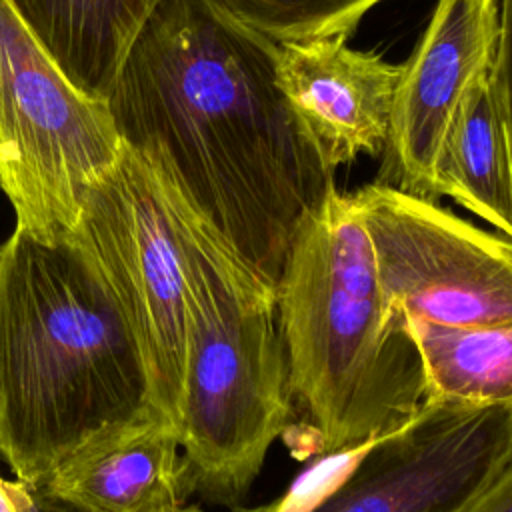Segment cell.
I'll return each mask as SVG.
<instances>
[{"instance_id":"cell-19","label":"cell","mask_w":512,"mask_h":512,"mask_svg":"<svg viewBox=\"0 0 512 512\" xmlns=\"http://www.w3.org/2000/svg\"><path fill=\"white\" fill-rule=\"evenodd\" d=\"M0 512H24L16 480L0 478Z\"/></svg>"},{"instance_id":"cell-2","label":"cell","mask_w":512,"mask_h":512,"mask_svg":"<svg viewBox=\"0 0 512 512\" xmlns=\"http://www.w3.org/2000/svg\"><path fill=\"white\" fill-rule=\"evenodd\" d=\"M148 414L150 370L102 274L70 238L14 228L0 246V456L16 480L42 486L94 434Z\"/></svg>"},{"instance_id":"cell-10","label":"cell","mask_w":512,"mask_h":512,"mask_svg":"<svg viewBox=\"0 0 512 512\" xmlns=\"http://www.w3.org/2000/svg\"><path fill=\"white\" fill-rule=\"evenodd\" d=\"M400 64L354 50L346 38L280 44L276 78L328 164L382 156Z\"/></svg>"},{"instance_id":"cell-16","label":"cell","mask_w":512,"mask_h":512,"mask_svg":"<svg viewBox=\"0 0 512 512\" xmlns=\"http://www.w3.org/2000/svg\"><path fill=\"white\" fill-rule=\"evenodd\" d=\"M500 4V34L492 62V84L504 118L510 154H512V0Z\"/></svg>"},{"instance_id":"cell-18","label":"cell","mask_w":512,"mask_h":512,"mask_svg":"<svg viewBox=\"0 0 512 512\" xmlns=\"http://www.w3.org/2000/svg\"><path fill=\"white\" fill-rule=\"evenodd\" d=\"M18 494H20V502H22L24 512H84V510H80V508H76L68 502L58 500L56 496L48 494L40 486L30 488V486L18 482Z\"/></svg>"},{"instance_id":"cell-3","label":"cell","mask_w":512,"mask_h":512,"mask_svg":"<svg viewBox=\"0 0 512 512\" xmlns=\"http://www.w3.org/2000/svg\"><path fill=\"white\" fill-rule=\"evenodd\" d=\"M276 306L294 406L320 454L358 450L424 406L418 350L384 318L372 244L352 194L336 190L302 224Z\"/></svg>"},{"instance_id":"cell-9","label":"cell","mask_w":512,"mask_h":512,"mask_svg":"<svg viewBox=\"0 0 512 512\" xmlns=\"http://www.w3.org/2000/svg\"><path fill=\"white\" fill-rule=\"evenodd\" d=\"M498 0H438L410 58L400 64L390 132L376 182L436 202V164L458 108L492 70Z\"/></svg>"},{"instance_id":"cell-6","label":"cell","mask_w":512,"mask_h":512,"mask_svg":"<svg viewBox=\"0 0 512 512\" xmlns=\"http://www.w3.org/2000/svg\"><path fill=\"white\" fill-rule=\"evenodd\" d=\"M70 240L102 274L142 346L152 406L180 436L188 342V266L160 180L122 144L88 192Z\"/></svg>"},{"instance_id":"cell-7","label":"cell","mask_w":512,"mask_h":512,"mask_svg":"<svg viewBox=\"0 0 512 512\" xmlns=\"http://www.w3.org/2000/svg\"><path fill=\"white\" fill-rule=\"evenodd\" d=\"M512 452V404L424 406L282 498L238 512H464Z\"/></svg>"},{"instance_id":"cell-15","label":"cell","mask_w":512,"mask_h":512,"mask_svg":"<svg viewBox=\"0 0 512 512\" xmlns=\"http://www.w3.org/2000/svg\"><path fill=\"white\" fill-rule=\"evenodd\" d=\"M218 12L274 44L350 38L382 0H206Z\"/></svg>"},{"instance_id":"cell-13","label":"cell","mask_w":512,"mask_h":512,"mask_svg":"<svg viewBox=\"0 0 512 512\" xmlns=\"http://www.w3.org/2000/svg\"><path fill=\"white\" fill-rule=\"evenodd\" d=\"M436 194L512 240V154L492 70L478 78L454 116L436 164Z\"/></svg>"},{"instance_id":"cell-17","label":"cell","mask_w":512,"mask_h":512,"mask_svg":"<svg viewBox=\"0 0 512 512\" xmlns=\"http://www.w3.org/2000/svg\"><path fill=\"white\" fill-rule=\"evenodd\" d=\"M464 512H512V452Z\"/></svg>"},{"instance_id":"cell-12","label":"cell","mask_w":512,"mask_h":512,"mask_svg":"<svg viewBox=\"0 0 512 512\" xmlns=\"http://www.w3.org/2000/svg\"><path fill=\"white\" fill-rule=\"evenodd\" d=\"M162 0H10L70 82L106 102L146 20Z\"/></svg>"},{"instance_id":"cell-5","label":"cell","mask_w":512,"mask_h":512,"mask_svg":"<svg viewBox=\"0 0 512 512\" xmlns=\"http://www.w3.org/2000/svg\"><path fill=\"white\" fill-rule=\"evenodd\" d=\"M122 154L106 102L78 90L0 0V188L16 228L68 240L88 192Z\"/></svg>"},{"instance_id":"cell-1","label":"cell","mask_w":512,"mask_h":512,"mask_svg":"<svg viewBox=\"0 0 512 512\" xmlns=\"http://www.w3.org/2000/svg\"><path fill=\"white\" fill-rule=\"evenodd\" d=\"M278 50L206 0H162L106 98L122 144L274 292L338 190L278 84Z\"/></svg>"},{"instance_id":"cell-11","label":"cell","mask_w":512,"mask_h":512,"mask_svg":"<svg viewBox=\"0 0 512 512\" xmlns=\"http://www.w3.org/2000/svg\"><path fill=\"white\" fill-rule=\"evenodd\" d=\"M178 432L158 416L108 426L40 486L84 512H170L192 494Z\"/></svg>"},{"instance_id":"cell-4","label":"cell","mask_w":512,"mask_h":512,"mask_svg":"<svg viewBox=\"0 0 512 512\" xmlns=\"http://www.w3.org/2000/svg\"><path fill=\"white\" fill-rule=\"evenodd\" d=\"M162 188L188 266L182 458L192 492L232 506L294 412L276 292Z\"/></svg>"},{"instance_id":"cell-14","label":"cell","mask_w":512,"mask_h":512,"mask_svg":"<svg viewBox=\"0 0 512 512\" xmlns=\"http://www.w3.org/2000/svg\"><path fill=\"white\" fill-rule=\"evenodd\" d=\"M402 326L422 362L426 402L512 404V322L442 326L406 318Z\"/></svg>"},{"instance_id":"cell-20","label":"cell","mask_w":512,"mask_h":512,"mask_svg":"<svg viewBox=\"0 0 512 512\" xmlns=\"http://www.w3.org/2000/svg\"><path fill=\"white\" fill-rule=\"evenodd\" d=\"M170 512H202L198 506H178V508H174V510H170Z\"/></svg>"},{"instance_id":"cell-8","label":"cell","mask_w":512,"mask_h":512,"mask_svg":"<svg viewBox=\"0 0 512 512\" xmlns=\"http://www.w3.org/2000/svg\"><path fill=\"white\" fill-rule=\"evenodd\" d=\"M372 244L384 318L442 326L512 322V240L400 188L352 194Z\"/></svg>"}]
</instances>
